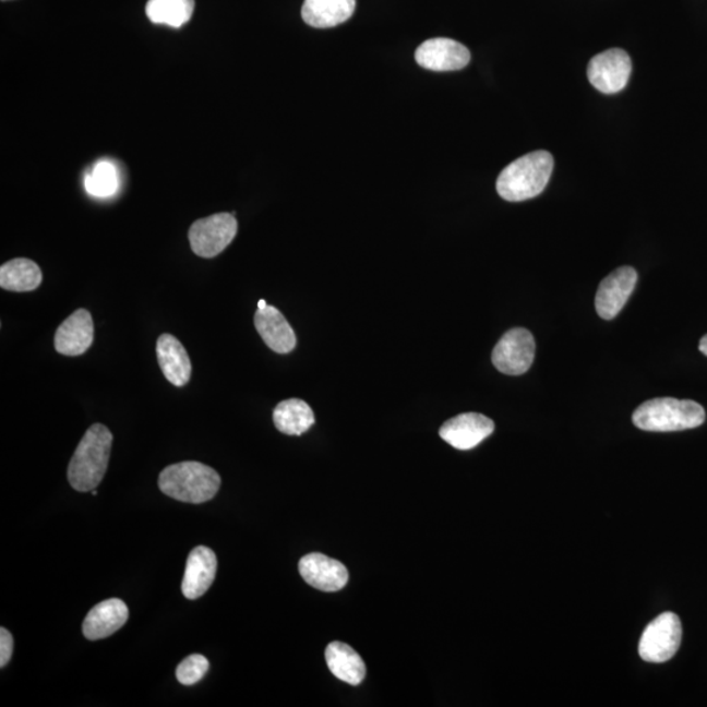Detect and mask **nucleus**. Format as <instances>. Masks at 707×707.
Listing matches in <instances>:
<instances>
[{"label": "nucleus", "instance_id": "nucleus-1", "mask_svg": "<svg viewBox=\"0 0 707 707\" xmlns=\"http://www.w3.org/2000/svg\"><path fill=\"white\" fill-rule=\"evenodd\" d=\"M113 435L107 426L96 423L85 432L72 456L68 478L81 493L95 490L107 474Z\"/></svg>", "mask_w": 707, "mask_h": 707}, {"label": "nucleus", "instance_id": "nucleus-2", "mask_svg": "<svg viewBox=\"0 0 707 707\" xmlns=\"http://www.w3.org/2000/svg\"><path fill=\"white\" fill-rule=\"evenodd\" d=\"M554 168L548 151H535L504 168L496 180V192L508 202H522L541 194Z\"/></svg>", "mask_w": 707, "mask_h": 707}, {"label": "nucleus", "instance_id": "nucleus-3", "mask_svg": "<svg viewBox=\"0 0 707 707\" xmlns=\"http://www.w3.org/2000/svg\"><path fill=\"white\" fill-rule=\"evenodd\" d=\"M220 482L218 471L199 462L169 465L159 476L164 494L194 504L212 501L220 489Z\"/></svg>", "mask_w": 707, "mask_h": 707}, {"label": "nucleus", "instance_id": "nucleus-4", "mask_svg": "<svg viewBox=\"0 0 707 707\" xmlns=\"http://www.w3.org/2000/svg\"><path fill=\"white\" fill-rule=\"evenodd\" d=\"M705 418L703 406L691 399L661 397L638 406L633 423L644 431L671 432L696 429Z\"/></svg>", "mask_w": 707, "mask_h": 707}, {"label": "nucleus", "instance_id": "nucleus-5", "mask_svg": "<svg viewBox=\"0 0 707 707\" xmlns=\"http://www.w3.org/2000/svg\"><path fill=\"white\" fill-rule=\"evenodd\" d=\"M683 638V626L678 614L658 615L645 628L639 640L640 658L648 663H664L676 655Z\"/></svg>", "mask_w": 707, "mask_h": 707}, {"label": "nucleus", "instance_id": "nucleus-6", "mask_svg": "<svg viewBox=\"0 0 707 707\" xmlns=\"http://www.w3.org/2000/svg\"><path fill=\"white\" fill-rule=\"evenodd\" d=\"M238 233L233 214L220 213L193 223L189 229L192 251L203 259H213L231 244Z\"/></svg>", "mask_w": 707, "mask_h": 707}, {"label": "nucleus", "instance_id": "nucleus-7", "mask_svg": "<svg viewBox=\"0 0 707 707\" xmlns=\"http://www.w3.org/2000/svg\"><path fill=\"white\" fill-rule=\"evenodd\" d=\"M536 344L532 333L523 327L508 331L493 350V364L504 375L526 373L535 360Z\"/></svg>", "mask_w": 707, "mask_h": 707}, {"label": "nucleus", "instance_id": "nucleus-8", "mask_svg": "<svg viewBox=\"0 0 707 707\" xmlns=\"http://www.w3.org/2000/svg\"><path fill=\"white\" fill-rule=\"evenodd\" d=\"M632 74V61L627 52L609 49L595 56L588 63L589 83L602 94L613 95L624 89Z\"/></svg>", "mask_w": 707, "mask_h": 707}, {"label": "nucleus", "instance_id": "nucleus-9", "mask_svg": "<svg viewBox=\"0 0 707 707\" xmlns=\"http://www.w3.org/2000/svg\"><path fill=\"white\" fill-rule=\"evenodd\" d=\"M638 274L631 266H622L602 279L598 292H596L595 307L599 316L604 320H612L625 307L631 298Z\"/></svg>", "mask_w": 707, "mask_h": 707}, {"label": "nucleus", "instance_id": "nucleus-10", "mask_svg": "<svg viewBox=\"0 0 707 707\" xmlns=\"http://www.w3.org/2000/svg\"><path fill=\"white\" fill-rule=\"evenodd\" d=\"M416 61L421 68L431 71H457L470 62V51L467 46L451 38H431L424 41L416 51Z\"/></svg>", "mask_w": 707, "mask_h": 707}, {"label": "nucleus", "instance_id": "nucleus-11", "mask_svg": "<svg viewBox=\"0 0 707 707\" xmlns=\"http://www.w3.org/2000/svg\"><path fill=\"white\" fill-rule=\"evenodd\" d=\"M493 432L494 422L490 418L478 412H465L445 422L439 430V435L452 447L468 451L477 447Z\"/></svg>", "mask_w": 707, "mask_h": 707}, {"label": "nucleus", "instance_id": "nucleus-12", "mask_svg": "<svg viewBox=\"0 0 707 707\" xmlns=\"http://www.w3.org/2000/svg\"><path fill=\"white\" fill-rule=\"evenodd\" d=\"M299 573L308 585L324 592L339 591L349 582L344 563L321 553L304 555L299 562Z\"/></svg>", "mask_w": 707, "mask_h": 707}, {"label": "nucleus", "instance_id": "nucleus-13", "mask_svg": "<svg viewBox=\"0 0 707 707\" xmlns=\"http://www.w3.org/2000/svg\"><path fill=\"white\" fill-rule=\"evenodd\" d=\"M218 560L212 549L196 547L190 552L187 561L185 574H183L181 591L189 600L200 599L202 595L212 587Z\"/></svg>", "mask_w": 707, "mask_h": 707}, {"label": "nucleus", "instance_id": "nucleus-14", "mask_svg": "<svg viewBox=\"0 0 707 707\" xmlns=\"http://www.w3.org/2000/svg\"><path fill=\"white\" fill-rule=\"evenodd\" d=\"M94 343V321L87 310H77L58 327L55 347L65 357L83 356Z\"/></svg>", "mask_w": 707, "mask_h": 707}, {"label": "nucleus", "instance_id": "nucleus-15", "mask_svg": "<svg viewBox=\"0 0 707 707\" xmlns=\"http://www.w3.org/2000/svg\"><path fill=\"white\" fill-rule=\"evenodd\" d=\"M129 619L128 606L120 599H109L92 608L83 622L84 637L98 640L120 631Z\"/></svg>", "mask_w": 707, "mask_h": 707}, {"label": "nucleus", "instance_id": "nucleus-16", "mask_svg": "<svg viewBox=\"0 0 707 707\" xmlns=\"http://www.w3.org/2000/svg\"><path fill=\"white\" fill-rule=\"evenodd\" d=\"M254 326L264 343L278 354H288L297 346V336L277 308L266 305L254 314Z\"/></svg>", "mask_w": 707, "mask_h": 707}, {"label": "nucleus", "instance_id": "nucleus-17", "mask_svg": "<svg viewBox=\"0 0 707 707\" xmlns=\"http://www.w3.org/2000/svg\"><path fill=\"white\" fill-rule=\"evenodd\" d=\"M156 357L163 375L170 384L183 386L192 376V362L179 339L172 334H161L156 343Z\"/></svg>", "mask_w": 707, "mask_h": 707}, {"label": "nucleus", "instance_id": "nucleus-18", "mask_svg": "<svg viewBox=\"0 0 707 707\" xmlns=\"http://www.w3.org/2000/svg\"><path fill=\"white\" fill-rule=\"evenodd\" d=\"M356 4L357 0H304L301 16L313 28H333L352 16Z\"/></svg>", "mask_w": 707, "mask_h": 707}, {"label": "nucleus", "instance_id": "nucleus-19", "mask_svg": "<svg viewBox=\"0 0 707 707\" xmlns=\"http://www.w3.org/2000/svg\"><path fill=\"white\" fill-rule=\"evenodd\" d=\"M326 664L338 680L359 685L366 678V664L360 655L343 642H332L325 650Z\"/></svg>", "mask_w": 707, "mask_h": 707}, {"label": "nucleus", "instance_id": "nucleus-20", "mask_svg": "<svg viewBox=\"0 0 707 707\" xmlns=\"http://www.w3.org/2000/svg\"><path fill=\"white\" fill-rule=\"evenodd\" d=\"M275 428L286 435H301L314 423L311 406L303 399L290 398L275 406L273 412Z\"/></svg>", "mask_w": 707, "mask_h": 707}, {"label": "nucleus", "instance_id": "nucleus-21", "mask_svg": "<svg viewBox=\"0 0 707 707\" xmlns=\"http://www.w3.org/2000/svg\"><path fill=\"white\" fill-rule=\"evenodd\" d=\"M43 273L36 262L15 259L0 267V287L7 291L29 292L41 285Z\"/></svg>", "mask_w": 707, "mask_h": 707}, {"label": "nucleus", "instance_id": "nucleus-22", "mask_svg": "<svg viewBox=\"0 0 707 707\" xmlns=\"http://www.w3.org/2000/svg\"><path fill=\"white\" fill-rule=\"evenodd\" d=\"M195 0H148L146 15L154 24L180 28L193 16Z\"/></svg>", "mask_w": 707, "mask_h": 707}, {"label": "nucleus", "instance_id": "nucleus-23", "mask_svg": "<svg viewBox=\"0 0 707 707\" xmlns=\"http://www.w3.org/2000/svg\"><path fill=\"white\" fill-rule=\"evenodd\" d=\"M120 187L117 168L109 160H101L85 176V189L97 199H108L117 193Z\"/></svg>", "mask_w": 707, "mask_h": 707}, {"label": "nucleus", "instance_id": "nucleus-24", "mask_svg": "<svg viewBox=\"0 0 707 707\" xmlns=\"http://www.w3.org/2000/svg\"><path fill=\"white\" fill-rule=\"evenodd\" d=\"M208 667V660L203 655H190L177 667L176 678L182 685H194L205 678Z\"/></svg>", "mask_w": 707, "mask_h": 707}, {"label": "nucleus", "instance_id": "nucleus-25", "mask_svg": "<svg viewBox=\"0 0 707 707\" xmlns=\"http://www.w3.org/2000/svg\"><path fill=\"white\" fill-rule=\"evenodd\" d=\"M13 637L7 628H0V667H5L12 658Z\"/></svg>", "mask_w": 707, "mask_h": 707}, {"label": "nucleus", "instance_id": "nucleus-26", "mask_svg": "<svg viewBox=\"0 0 707 707\" xmlns=\"http://www.w3.org/2000/svg\"><path fill=\"white\" fill-rule=\"evenodd\" d=\"M699 351L704 354V356L707 357V334L703 339L699 340Z\"/></svg>", "mask_w": 707, "mask_h": 707}, {"label": "nucleus", "instance_id": "nucleus-27", "mask_svg": "<svg viewBox=\"0 0 707 707\" xmlns=\"http://www.w3.org/2000/svg\"><path fill=\"white\" fill-rule=\"evenodd\" d=\"M266 305H267V303H266V301L264 299H261L259 301V310H261V308H265Z\"/></svg>", "mask_w": 707, "mask_h": 707}, {"label": "nucleus", "instance_id": "nucleus-28", "mask_svg": "<svg viewBox=\"0 0 707 707\" xmlns=\"http://www.w3.org/2000/svg\"><path fill=\"white\" fill-rule=\"evenodd\" d=\"M92 495H95V496L97 495V491H96V489H95V490H92Z\"/></svg>", "mask_w": 707, "mask_h": 707}]
</instances>
